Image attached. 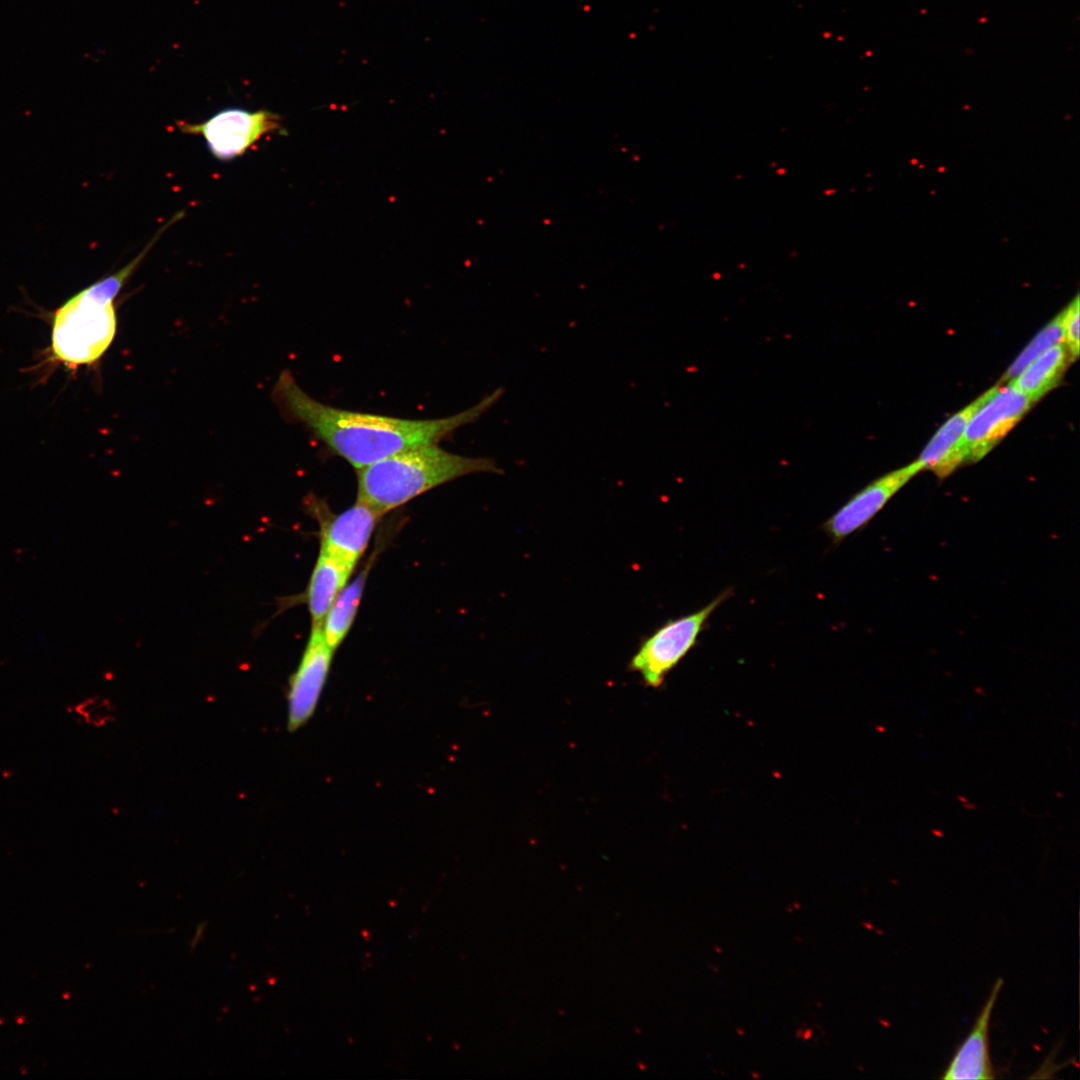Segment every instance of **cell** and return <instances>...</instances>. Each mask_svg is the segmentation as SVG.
<instances>
[{
    "mask_svg": "<svg viewBox=\"0 0 1080 1080\" xmlns=\"http://www.w3.org/2000/svg\"><path fill=\"white\" fill-rule=\"evenodd\" d=\"M504 394L497 388L474 406L436 419H406L333 407L308 395L284 370L273 398L295 421L307 427L334 454L356 470L403 450L439 444L454 431L476 422Z\"/></svg>",
    "mask_w": 1080,
    "mask_h": 1080,
    "instance_id": "obj_1",
    "label": "cell"
},
{
    "mask_svg": "<svg viewBox=\"0 0 1080 1080\" xmlns=\"http://www.w3.org/2000/svg\"><path fill=\"white\" fill-rule=\"evenodd\" d=\"M475 473L504 472L492 458L455 454L437 443L420 445L357 470V500L384 515L431 489Z\"/></svg>",
    "mask_w": 1080,
    "mask_h": 1080,
    "instance_id": "obj_2",
    "label": "cell"
},
{
    "mask_svg": "<svg viewBox=\"0 0 1080 1080\" xmlns=\"http://www.w3.org/2000/svg\"><path fill=\"white\" fill-rule=\"evenodd\" d=\"M165 229L163 226L123 268L83 289L56 311L51 334L56 360L75 368L102 357L117 330L114 299Z\"/></svg>",
    "mask_w": 1080,
    "mask_h": 1080,
    "instance_id": "obj_3",
    "label": "cell"
},
{
    "mask_svg": "<svg viewBox=\"0 0 1080 1080\" xmlns=\"http://www.w3.org/2000/svg\"><path fill=\"white\" fill-rule=\"evenodd\" d=\"M730 594V590H725L700 610L665 622L641 641L629 669L639 673L647 686L660 687L667 674L695 646L709 617Z\"/></svg>",
    "mask_w": 1080,
    "mask_h": 1080,
    "instance_id": "obj_4",
    "label": "cell"
},
{
    "mask_svg": "<svg viewBox=\"0 0 1080 1080\" xmlns=\"http://www.w3.org/2000/svg\"><path fill=\"white\" fill-rule=\"evenodd\" d=\"M186 134L200 135L209 152L220 161L242 156L263 136L283 129L280 116L268 110L228 108L201 123L178 124Z\"/></svg>",
    "mask_w": 1080,
    "mask_h": 1080,
    "instance_id": "obj_5",
    "label": "cell"
},
{
    "mask_svg": "<svg viewBox=\"0 0 1080 1080\" xmlns=\"http://www.w3.org/2000/svg\"><path fill=\"white\" fill-rule=\"evenodd\" d=\"M1034 403L1014 385H996L974 412L964 432L965 464L986 456L1024 417Z\"/></svg>",
    "mask_w": 1080,
    "mask_h": 1080,
    "instance_id": "obj_6",
    "label": "cell"
},
{
    "mask_svg": "<svg viewBox=\"0 0 1080 1080\" xmlns=\"http://www.w3.org/2000/svg\"><path fill=\"white\" fill-rule=\"evenodd\" d=\"M310 511L319 522L320 550L352 568L365 553L383 516L359 500L338 514L331 513L325 503L313 501Z\"/></svg>",
    "mask_w": 1080,
    "mask_h": 1080,
    "instance_id": "obj_7",
    "label": "cell"
},
{
    "mask_svg": "<svg viewBox=\"0 0 1080 1080\" xmlns=\"http://www.w3.org/2000/svg\"><path fill=\"white\" fill-rule=\"evenodd\" d=\"M333 653L324 640L321 627H312L299 665L289 680V731L298 730L313 716L328 678Z\"/></svg>",
    "mask_w": 1080,
    "mask_h": 1080,
    "instance_id": "obj_8",
    "label": "cell"
},
{
    "mask_svg": "<svg viewBox=\"0 0 1080 1080\" xmlns=\"http://www.w3.org/2000/svg\"><path fill=\"white\" fill-rule=\"evenodd\" d=\"M918 472L915 462L875 479L845 502L823 524L836 544L865 527Z\"/></svg>",
    "mask_w": 1080,
    "mask_h": 1080,
    "instance_id": "obj_9",
    "label": "cell"
},
{
    "mask_svg": "<svg viewBox=\"0 0 1080 1080\" xmlns=\"http://www.w3.org/2000/svg\"><path fill=\"white\" fill-rule=\"evenodd\" d=\"M1003 986L998 978L967 1037L944 1070L946 1080H984L995 1077L989 1051V1026L992 1012Z\"/></svg>",
    "mask_w": 1080,
    "mask_h": 1080,
    "instance_id": "obj_10",
    "label": "cell"
},
{
    "mask_svg": "<svg viewBox=\"0 0 1080 1080\" xmlns=\"http://www.w3.org/2000/svg\"><path fill=\"white\" fill-rule=\"evenodd\" d=\"M996 385L952 415L933 435L914 461L920 472L928 470L945 478L965 463L964 432L974 412L991 396Z\"/></svg>",
    "mask_w": 1080,
    "mask_h": 1080,
    "instance_id": "obj_11",
    "label": "cell"
},
{
    "mask_svg": "<svg viewBox=\"0 0 1080 1080\" xmlns=\"http://www.w3.org/2000/svg\"><path fill=\"white\" fill-rule=\"evenodd\" d=\"M354 568L319 550L303 601L307 604L312 627H321L333 601L347 584Z\"/></svg>",
    "mask_w": 1080,
    "mask_h": 1080,
    "instance_id": "obj_12",
    "label": "cell"
},
{
    "mask_svg": "<svg viewBox=\"0 0 1080 1080\" xmlns=\"http://www.w3.org/2000/svg\"><path fill=\"white\" fill-rule=\"evenodd\" d=\"M1071 362L1065 344L1054 345L1035 358L1009 383L1034 403L1059 384Z\"/></svg>",
    "mask_w": 1080,
    "mask_h": 1080,
    "instance_id": "obj_13",
    "label": "cell"
},
{
    "mask_svg": "<svg viewBox=\"0 0 1080 1080\" xmlns=\"http://www.w3.org/2000/svg\"><path fill=\"white\" fill-rule=\"evenodd\" d=\"M371 564L372 561L351 582H347L324 618L321 629L324 640L332 651L339 647L352 627Z\"/></svg>",
    "mask_w": 1080,
    "mask_h": 1080,
    "instance_id": "obj_14",
    "label": "cell"
},
{
    "mask_svg": "<svg viewBox=\"0 0 1080 1080\" xmlns=\"http://www.w3.org/2000/svg\"><path fill=\"white\" fill-rule=\"evenodd\" d=\"M1064 342L1063 313L1056 315L1044 326L1028 345L1016 357L1007 371L1003 374L1000 383L1009 382L1017 377L1028 364L1041 355L1050 347Z\"/></svg>",
    "mask_w": 1080,
    "mask_h": 1080,
    "instance_id": "obj_15",
    "label": "cell"
},
{
    "mask_svg": "<svg viewBox=\"0 0 1080 1080\" xmlns=\"http://www.w3.org/2000/svg\"><path fill=\"white\" fill-rule=\"evenodd\" d=\"M1063 313V332H1064V344L1070 354L1072 361L1076 360L1079 356V296L1070 302V304L1062 311Z\"/></svg>",
    "mask_w": 1080,
    "mask_h": 1080,
    "instance_id": "obj_16",
    "label": "cell"
},
{
    "mask_svg": "<svg viewBox=\"0 0 1080 1080\" xmlns=\"http://www.w3.org/2000/svg\"><path fill=\"white\" fill-rule=\"evenodd\" d=\"M203 930H204V927H199L197 929V933H196V937L194 938L193 945H196L197 939H199V936L201 937Z\"/></svg>",
    "mask_w": 1080,
    "mask_h": 1080,
    "instance_id": "obj_17",
    "label": "cell"
}]
</instances>
